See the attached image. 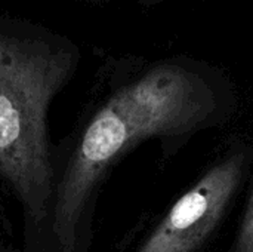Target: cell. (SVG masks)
<instances>
[{
  "mask_svg": "<svg viewBox=\"0 0 253 252\" xmlns=\"http://www.w3.org/2000/svg\"><path fill=\"white\" fill-rule=\"evenodd\" d=\"M142 1H153V0H142Z\"/></svg>",
  "mask_w": 253,
  "mask_h": 252,
  "instance_id": "cell-6",
  "label": "cell"
},
{
  "mask_svg": "<svg viewBox=\"0 0 253 252\" xmlns=\"http://www.w3.org/2000/svg\"><path fill=\"white\" fill-rule=\"evenodd\" d=\"M80 1H84V3L93 4V6H102V4L108 3V0H80Z\"/></svg>",
  "mask_w": 253,
  "mask_h": 252,
  "instance_id": "cell-5",
  "label": "cell"
},
{
  "mask_svg": "<svg viewBox=\"0 0 253 252\" xmlns=\"http://www.w3.org/2000/svg\"><path fill=\"white\" fill-rule=\"evenodd\" d=\"M76 46L39 24L0 15V174L36 221L52 195L47 110L73 74Z\"/></svg>",
  "mask_w": 253,
  "mask_h": 252,
  "instance_id": "cell-1",
  "label": "cell"
},
{
  "mask_svg": "<svg viewBox=\"0 0 253 252\" xmlns=\"http://www.w3.org/2000/svg\"><path fill=\"white\" fill-rule=\"evenodd\" d=\"M234 252H253V193L237 238Z\"/></svg>",
  "mask_w": 253,
  "mask_h": 252,
  "instance_id": "cell-4",
  "label": "cell"
},
{
  "mask_svg": "<svg viewBox=\"0 0 253 252\" xmlns=\"http://www.w3.org/2000/svg\"><path fill=\"white\" fill-rule=\"evenodd\" d=\"M245 157L234 156L209 171L169 211L138 252H193L212 233L234 195Z\"/></svg>",
  "mask_w": 253,
  "mask_h": 252,
  "instance_id": "cell-3",
  "label": "cell"
},
{
  "mask_svg": "<svg viewBox=\"0 0 253 252\" xmlns=\"http://www.w3.org/2000/svg\"><path fill=\"white\" fill-rule=\"evenodd\" d=\"M206 102L179 71L160 68L120 89L92 119L58 187L53 233L73 252L83 208L111 162L153 135L188 129L205 119Z\"/></svg>",
  "mask_w": 253,
  "mask_h": 252,
  "instance_id": "cell-2",
  "label": "cell"
}]
</instances>
